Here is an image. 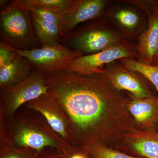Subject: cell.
Segmentation results:
<instances>
[{"instance_id":"cell-13","label":"cell","mask_w":158,"mask_h":158,"mask_svg":"<svg viewBox=\"0 0 158 158\" xmlns=\"http://www.w3.org/2000/svg\"><path fill=\"white\" fill-rule=\"evenodd\" d=\"M125 153L144 158H158V132L135 130L125 136Z\"/></svg>"},{"instance_id":"cell-25","label":"cell","mask_w":158,"mask_h":158,"mask_svg":"<svg viewBox=\"0 0 158 158\" xmlns=\"http://www.w3.org/2000/svg\"><path fill=\"white\" fill-rule=\"evenodd\" d=\"M152 65H158V51L157 53L156 54L154 58Z\"/></svg>"},{"instance_id":"cell-19","label":"cell","mask_w":158,"mask_h":158,"mask_svg":"<svg viewBox=\"0 0 158 158\" xmlns=\"http://www.w3.org/2000/svg\"><path fill=\"white\" fill-rule=\"evenodd\" d=\"M84 151L92 158H144L129 155L102 144L93 145Z\"/></svg>"},{"instance_id":"cell-8","label":"cell","mask_w":158,"mask_h":158,"mask_svg":"<svg viewBox=\"0 0 158 158\" xmlns=\"http://www.w3.org/2000/svg\"><path fill=\"white\" fill-rule=\"evenodd\" d=\"M11 48L20 56L27 59L37 70L45 74L68 70L73 60L83 56L81 53L59 43L26 50Z\"/></svg>"},{"instance_id":"cell-17","label":"cell","mask_w":158,"mask_h":158,"mask_svg":"<svg viewBox=\"0 0 158 158\" xmlns=\"http://www.w3.org/2000/svg\"><path fill=\"white\" fill-rule=\"evenodd\" d=\"M119 61L127 69L144 76L152 83L158 91V65H148L132 58H124Z\"/></svg>"},{"instance_id":"cell-1","label":"cell","mask_w":158,"mask_h":158,"mask_svg":"<svg viewBox=\"0 0 158 158\" xmlns=\"http://www.w3.org/2000/svg\"><path fill=\"white\" fill-rule=\"evenodd\" d=\"M45 75L48 94L68 117L74 147L86 150L124 140L135 130L128 109L130 99L105 73L90 75L69 71Z\"/></svg>"},{"instance_id":"cell-23","label":"cell","mask_w":158,"mask_h":158,"mask_svg":"<svg viewBox=\"0 0 158 158\" xmlns=\"http://www.w3.org/2000/svg\"><path fill=\"white\" fill-rule=\"evenodd\" d=\"M66 158H92L88 152L79 148L74 147L65 157Z\"/></svg>"},{"instance_id":"cell-3","label":"cell","mask_w":158,"mask_h":158,"mask_svg":"<svg viewBox=\"0 0 158 158\" xmlns=\"http://www.w3.org/2000/svg\"><path fill=\"white\" fill-rule=\"evenodd\" d=\"M125 39L103 16L80 27L69 36L72 49L83 56L96 53Z\"/></svg>"},{"instance_id":"cell-15","label":"cell","mask_w":158,"mask_h":158,"mask_svg":"<svg viewBox=\"0 0 158 158\" xmlns=\"http://www.w3.org/2000/svg\"><path fill=\"white\" fill-rule=\"evenodd\" d=\"M31 65L27 59L18 54L14 61L0 68L1 89L17 85L27 80L32 73Z\"/></svg>"},{"instance_id":"cell-10","label":"cell","mask_w":158,"mask_h":158,"mask_svg":"<svg viewBox=\"0 0 158 158\" xmlns=\"http://www.w3.org/2000/svg\"><path fill=\"white\" fill-rule=\"evenodd\" d=\"M105 71L110 83L118 90L129 91L137 98L154 96L146 84L147 79L141 73L125 67L119 60L106 65Z\"/></svg>"},{"instance_id":"cell-16","label":"cell","mask_w":158,"mask_h":158,"mask_svg":"<svg viewBox=\"0 0 158 158\" xmlns=\"http://www.w3.org/2000/svg\"><path fill=\"white\" fill-rule=\"evenodd\" d=\"M34 33L43 46H54L59 44V39L65 34L60 26L44 20L31 13Z\"/></svg>"},{"instance_id":"cell-7","label":"cell","mask_w":158,"mask_h":158,"mask_svg":"<svg viewBox=\"0 0 158 158\" xmlns=\"http://www.w3.org/2000/svg\"><path fill=\"white\" fill-rule=\"evenodd\" d=\"M103 16L125 39L130 41L138 40L147 27L148 18L145 12L126 0L111 1Z\"/></svg>"},{"instance_id":"cell-24","label":"cell","mask_w":158,"mask_h":158,"mask_svg":"<svg viewBox=\"0 0 158 158\" xmlns=\"http://www.w3.org/2000/svg\"><path fill=\"white\" fill-rule=\"evenodd\" d=\"M37 158H66L63 155L56 151H51L44 153Z\"/></svg>"},{"instance_id":"cell-12","label":"cell","mask_w":158,"mask_h":158,"mask_svg":"<svg viewBox=\"0 0 158 158\" xmlns=\"http://www.w3.org/2000/svg\"><path fill=\"white\" fill-rule=\"evenodd\" d=\"M24 106L40 113L54 131L73 146L68 117L60 105L49 94L43 95Z\"/></svg>"},{"instance_id":"cell-20","label":"cell","mask_w":158,"mask_h":158,"mask_svg":"<svg viewBox=\"0 0 158 158\" xmlns=\"http://www.w3.org/2000/svg\"><path fill=\"white\" fill-rule=\"evenodd\" d=\"M0 158H37L31 150L19 148L6 144L0 147Z\"/></svg>"},{"instance_id":"cell-26","label":"cell","mask_w":158,"mask_h":158,"mask_svg":"<svg viewBox=\"0 0 158 158\" xmlns=\"http://www.w3.org/2000/svg\"><path fill=\"white\" fill-rule=\"evenodd\" d=\"M156 3H157V6H158V1H156Z\"/></svg>"},{"instance_id":"cell-22","label":"cell","mask_w":158,"mask_h":158,"mask_svg":"<svg viewBox=\"0 0 158 158\" xmlns=\"http://www.w3.org/2000/svg\"><path fill=\"white\" fill-rule=\"evenodd\" d=\"M18 54L5 42L0 44V68L9 65L16 59Z\"/></svg>"},{"instance_id":"cell-6","label":"cell","mask_w":158,"mask_h":158,"mask_svg":"<svg viewBox=\"0 0 158 158\" xmlns=\"http://www.w3.org/2000/svg\"><path fill=\"white\" fill-rule=\"evenodd\" d=\"M138 57L137 43L124 40L101 52L77 58L68 71L85 75L106 74L105 67L108 64L124 58L137 59Z\"/></svg>"},{"instance_id":"cell-14","label":"cell","mask_w":158,"mask_h":158,"mask_svg":"<svg viewBox=\"0 0 158 158\" xmlns=\"http://www.w3.org/2000/svg\"><path fill=\"white\" fill-rule=\"evenodd\" d=\"M128 109L135 123L144 128H151L158 123V97L137 98L131 94Z\"/></svg>"},{"instance_id":"cell-5","label":"cell","mask_w":158,"mask_h":158,"mask_svg":"<svg viewBox=\"0 0 158 158\" xmlns=\"http://www.w3.org/2000/svg\"><path fill=\"white\" fill-rule=\"evenodd\" d=\"M48 90L45 74L37 70L32 72L22 83L1 89L0 118L5 122L10 121L22 106L47 94Z\"/></svg>"},{"instance_id":"cell-11","label":"cell","mask_w":158,"mask_h":158,"mask_svg":"<svg viewBox=\"0 0 158 158\" xmlns=\"http://www.w3.org/2000/svg\"><path fill=\"white\" fill-rule=\"evenodd\" d=\"M110 2L109 0H75L68 10L58 14L62 32L65 34L81 23L102 17Z\"/></svg>"},{"instance_id":"cell-18","label":"cell","mask_w":158,"mask_h":158,"mask_svg":"<svg viewBox=\"0 0 158 158\" xmlns=\"http://www.w3.org/2000/svg\"><path fill=\"white\" fill-rule=\"evenodd\" d=\"M26 6H34L48 11L61 14L73 5L75 0H20Z\"/></svg>"},{"instance_id":"cell-2","label":"cell","mask_w":158,"mask_h":158,"mask_svg":"<svg viewBox=\"0 0 158 158\" xmlns=\"http://www.w3.org/2000/svg\"><path fill=\"white\" fill-rule=\"evenodd\" d=\"M0 128L5 132L8 145L31 150L37 158L51 151L66 157L74 147L54 131L40 113L25 107L18 110L10 121L0 118Z\"/></svg>"},{"instance_id":"cell-9","label":"cell","mask_w":158,"mask_h":158,"mask_svg":"<svg viewBox=\"0 0 158 158\" xmlns=\"http://www.w3.org/2000/svg\"><path fill=\"white\" fill-rule=\"evenodd\" d=\"M145 12L148 18L146 30L137 40L139 62L152 65L158 51V6L155 0H126Z\"/></svg>"},{"instance_id":"cell-4","label":"cell","mask_w":158,"mask_h":158,"mask_svg":"<svg viewBox=\"0 0 158 158\" xmlns=\"http://www.w3.org/2000/svg\"><path fill=\"white\" fill-rule=\"evenodd\" d=\"M1 28L4 42L17 49L27 50L36 39L31 13L19 0L13 1L1 12Z\"/></svg>"},{"instance_id":"cell-21","label":"cell","mask_w":158,"mask_h":158,"mask_svg":"<svg viewBox=\"0 0 158 158\" xmlns=\"http://www.w3.org/2000/svg\"><path fill=\"white\" fill-rule=\"evenodd\" d=\"M19 1L21 5L23 6L24 8L30 11L31 13L37 15L44 20L57 24L60 27V21H59L58 14L51 12L46 9L36 7V6H26L23 4L20 0V1L19 0Z\"/></svg>"}]
</instances>
